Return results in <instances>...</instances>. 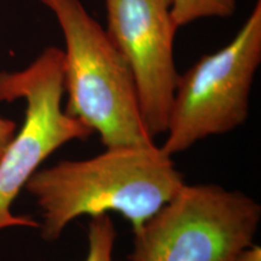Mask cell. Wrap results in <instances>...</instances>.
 Masks as SVG:
<instances>
[{
  "label": "cell",
  "instance_id": "cell-7",
  "mask_svg": "<svg viewBox=\"0 0 261 261\" xmlns=\"http://www.w3.org/2000/svg\"><path fill=\"white\" fill-rule=\"evenodd\" d=\"M238 0H172V16L178 28L204 18H226L234 14Z\"/></svg>",
  "mask_w": 261,
  "mask_h": 261
},
{
  "label": "cell",
  "instance_id": "cell-10",
  "mask_svg": "<svg viewBox=\"0 0 261 261\" xmlns=\"http://www.w3.org/2000/svg\"><path fill=\"white\" fill-rule=\"evenodd\" d=\"M234 261H261V248L256 244H250L240 253Z\"/></svg>",
  "mask_w": 261,
  "mask_h": 261
},
{
  "label": "cell",
  "instance_id": "cell-5",
  "mask_svg": "<svg viewBox=\"0 0 261 261\" xmlns=\"http://www.w3.org/2000/svg\"><path fill=\"white\" fill-rule=\"evenodd\" d=\"M63 97V50L60 47L45 48L24 69L0 71V102H25L23 125L16 129L0 158V231L39 228L37 220L12 213L15 200L48 156L67 143L93 135L64 112Z\"/></svg>",
  "mask_w": 261,
  "mask_h": 261
},
{
  "label": "cell",
  "instance_id": "cell-1",
  "mask_svg": "<svg viewBox=\"0 0 261 261\" xmlns=\"http://www.w3.org/2000/svg\"><path fill=\"white\" fill-rule=\"evenodd\" d=\"M184 184L172 156L152 142L61 161L35 172L24 189L41 211V237L52 242L77 218L109 212L125 218L135 231Z\"/></svg>",
  "mask_w": 261,
  "mask_h": 261
},
{
  "label": "cell",
  "instance_id": "cell-9",
  "mask_svg": "<svg viewBox=\"0 0 261 261\" xmlns=\"http://www.w3.org/2000/svg\"><path fill=\"white\" fill-rule=\"evenodd\" d=\"M17 125L12 120L0 116V158L9 144V142L14 137Z\"/></svg>",
  "mask_w": 261,
  "mask_h": 261
},
{
  "label": "cell",
  "instance_id": "cell-4",
  "mask_svg": "<svg viewBox=\"0 0 261 261\" xmlns=\"http://www.w3.org/2000/svg\"><path fill=\"white\" fill-rule=\"evenodd\" d=\"M260 63L261 0H257L232 40L179 74L163 151L173 156L208 137L242 126L249 115L250 92Z\"/></svg>",
  "mask_w": 261,
  "mask_h": 261
},
{
  "label": "cell",
  "instance_id": "cell-8",
  "mask_svg": "<svg viewBox=\"0 0 261 261\" xmlns=\"http://www.w3.org/2000/svg\"><path fill=\"white\" fill-rule=\"evenodd\" d=\"M116 228L109 214L92 217L87 226V254L84 261H115Z\"/></svg>",
  "mask_w": 261,
  "mask_h": 261
},
{
  "label": "cell",
  "instance_id": "cell-6",
  "mask_svg": "<svg viewBox=\"0 0 261 261\" xmlns=\"http://www.w3.org/2000/svg\"><path fill=\"white\" fill-rule=\"evenodd\" d=\"M106 31L128 64L143 122L155 139L167 129L179 73L172 0H106Z\"/></svg>",
  "mask_w": 261,
  "mask_h": 261
},
{
  "label": "cell",
  "instance_id": "cell-3",
  "mask_svg": "<svg viewBox=\"0 0 261 261\" xmlns=\"http://www.w3.org/2000/svg\"><path fill=\"white\" fill-rule=\"evenodd\" d=\"M261 205L215 184H184L133 231L128 261H234L254 243Z\"/></svg>",
  "mask_w": 261,
  "mask_h": 261
},
{
  "label": "cell",
  "instance_id": "cell-2",
  "mask_svg": "<svg viewBox=\"0 0 261 261\" xmlns=\"http://www.w3.org/2000/svg\"><path fill=\"white\" fill-rule=\"evenodd\" d=\"M64 38V112L97 133L104 148L152 143L128 64L80 0H40Z\"/></svg>",
  "mask_w": 261,
  "mask_h": 261
}]
</instances>
